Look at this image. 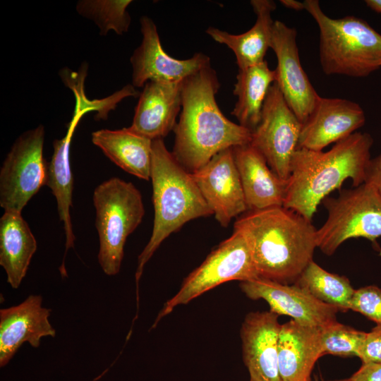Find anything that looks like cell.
I'll list each match as a JSON object with an SVG mask.
<instances>
[{"mask_svg": "<svg viewBox=\"0 0 381 381\" xmlns=\"http://www.w3.org/2000/svg\"><path fill=\"white\" fill-rule=\"evenodd\" d=\"M220 84L210 64L182 81V105L171 153L188 172L226 149L249 144L252 132L229 120L217 104Z\"/></svg>", "mask_w": 381, "mask_h": 381, "instance_id": "obj_1", "label": "cell"}, {"mask_svg": "<svg viewBox=\"0 0 381 381\" xmlns=\"http://www.w3.org/2000/svg\"><path fill=\"white\" fill-rule=\"evenodd\" d=\"M234 229L248 242L259 277L283 284L296 281L317 248L311 221L284 206L248 210Z\"/></svg>", "mask_w": 381, "mask_h": 381, "instance_id": "obj_2", "label": "cell"}, {"mask_svg": "<svg viewBox=\"0 0 381 381\" xmlns=\"http://www.w3.org/2000/svg\"><path fill=\"white\" fill-rule=\"evenodd\" d=\"M373 138L355 132L327 152L298 148L291 165L283 206L312 221L318 205L346 179L365 182Z\"/></svg>", "mask_w": 381, "mask_h": 381, "instance_id": "obj_3", "label": "cell"}, {"mask_svg": "<svg viewBox=\"0 0 381 381\" xmlns=\"http://www.w3.org/2000/svg\"><path fill=\"white\" fill-rule=\"evenodd\" d=\"M150 179L153 228L148 243L138 258L137 283L145 264L164 239L186 222L213 214L191 173L176 160L162 138L152 140Z\"/></svg>", "mask_w": 381, "mask_h": 381, "instance_id": "obj_4", "label": "cell"}, {"mask_svg": "<svg viewBox=\"0 0 381 381\" xmlns=\"http://www.w3.org/2000/svg\"><path fill=\"white\" fill-rule=\"evenodd\" d=\"M305 10L320 30V66L326 75L365 78L381 68V34L362 18H332L319 1L306 0Z\"/></svg>", "mask_w": 381, "mask_h": 381, "instance_id": "obj_5", "label": "cell"}, {"mask_svg": "<svg viewBox=\"0 0 381 381\" xmlns=\"http://www.w3.org/2000/svg\"><path fill=\"white\" fill-rule=\"evenodd\" d=\"M92 200L99 243L98 262L107 275L113 276L120 270L128 236L145 215L142 195L131 182L113 177L95 188Z\"/></svg>", "mask_w": 381, "mask_h": 381, "instance_id": "obj_6", "label": "cell"}, {"mask_svg": "<svg viewBox=\"0 0 381 381\" xmlns=\"http://www.w3.org/2000/svg\"><path fill=\"white\" fill-rule=\"evenodd\" d=\"M322 203L327 217L316 229V243L323 253L331 255L346 241L364 238L372 243L381 237V195L370 183L340 190L337 198Z\"/></svg>", "mask_w": 381, "mask_h": 381, "instance_id": "obj_7", "label": "cell"}, {"mask_svg": "<svg viewBox=\"0 0 381 381\" xmlns=\"http://www.w3.org/2000/svg\"><path fill=\"white\" fill-rule=\"evenodd\" d=\"M258 277L248 242L239 231L234 229L232 235L214 248L201 265L184 279L179 291L164 303L152 327L176 306L187 304L221 284Z\"/></svg>", "mask_w": 381, "mask_h": 381, "instance_id": "obj_8", "label": "cell"}, {"mask_svg": "<svg viewBox=\"0 0 381 381\" xmlns=\"http://www.w3.org/2000/svg\"><path fill=\"white\" fill-rule=\"evenodd\" d=\"M44 135L42 125L23 133L4 160L0 169V206L4 212L21 213L29 200L46 185Z\"/></svg>", "mask_w": 381, "mask_h": 381, "instance_id": "obj_9", "label": "cell"}, {"mask_svg": "<svg viewBox=\"0 0 381 381\" xmlns=\"http://www.w3.org/2000/svg\"><path fill=\"white\" fill-rule=\"evenodd\" d=\"M302 123L286 102L277 82L270 87L259 124L250 145L265 159L279 177L288 180L293 157L298 148Z\"/></svg>", "mask_w": 381, "mask_h": 381, "instance_id": "obj_10", "label": "cell"}, {"mask_svg": "<svg viewBox=\"0 0 381 381\" xmlns=\"http://www.w3.org/2000/svg\"><path fill=\"white\" fill-rule=\"evenodd\" d=\"M140 23L142 42L130 59L135 87H144L148 81L180 83L210 64V58L202 53L183 60L170 56L162 47L153 20L143 16Z\"/></svg>", "mask_w": 381, "mask_h": 381, "instance_id": "obj_11", "label": "cell"}, {"mask_svg": "<svg viewBox=\"0 0 381 381\" xmlns=\"http://www.w3.org/2000/svg\"><path fill=\"white\" fill-rule=\"evenodd\" d=\"M296 35L295 28L274 20L270 48L277 59L276 82L288 106L303 123L311 114L320 95L302 67Z\"/></svg>", "mask_w": 381, "mask_h": 381, "instance_id": "obj_12", "label": "cell"}, {"mask_svg": "<svg viewBox=\"0 0 381 381\" xmlns=\"http://www.w3.org/2000/svg\"><path fill=\"white\" fill-rule=\"evenodd\" d=\"M191 174L221 226H227L248 210L233 147L219 152Z\"/></svg>", "mask_w": 381, "mask_h": 381, "instance_id": "obj_13", "label": "cell"}, {"mask_svg": "<svg viewBox=\"0 0 381 381\" xmlns=\"http://www.w3.org/2000/svg\"><path fill=\"white\" fill-rule=\"evenodd\" d=\"M240 287L249 298L263 299L272 312L289 316L300 324L322 328L337 321V308L318 301L295 284L258 277L241 282Z\"/></svg>", "mask_w": 381, "mask_h": 381, "instance_id": "obj_14", "label": "cell"}, {"mask_svg": "<svg viewBox=\"0 0 381 381\" xmlns=\"http://www.w3.org/2000/svg\"><path fill=\"white\" fill-rule=\"evenodd\" d=\"M365 123V114L359 104L320 96L311 114L302 123L298 148L322 151L354 133Z\"/></svg>", "mask_w": 381, "mask_h": 381, "instance_id": "obj_15", "label": "cell"}, {"mask_svg": "<svg viewBox=\"0 0 381 381\" xmlns=\"http://www.w3.org/2000/svg\"><path fill=\"white\" fill-rule=\"evenodd\" d=\"M270 311L246 315L241 328L243 358L250 381H282L278 366V344L282 325Z\"/></svg>", "mask_w": 381, "mask_h": 381, "instance_id": "obj_16", "label": "cell"}, {"mask_svg": "<svg viewBox=\"0 0 381 381\" xmlns=\"http://www.w3.org/2000/svg\"><path fill=\"white\" fill-rule=\"evenodd\" d=\"M40 295H30L21 303L0 310V366H5L25 342L37 348L44 337H54L49 322L52 310L42 307Z\"/></svg>", "mask_w": 381, "mask_h": 381, "instance_id": "obj_17", "label": "cell"}, {"mask_svg": "<svg viewBox=\"0 0 381 381\" xmlns=\"http://www.w3.org/2000/svg\"><path fill=\"white\" fill-rule=\"evenodd\" d=\"M182 82L148 81L140 94L130 128L152 140L174 131L182 105Z\"/></svg>", "mask_w": 381, "mask_h": 381, "instance_id": "obj_18", "label": "cell"}, {"mask_svg": "<svg viewBox=\"0 0 381 381\" xmlns=\"http://www.w3.org/2000/svg\"><path fill=\"white\" fill-rule=\"evenodd\" d=\"M233 154L247 210L283 206L288 180L274 173L264 157L250 144L234 147Z\"/></svg>", "mask_w": 381, "mask_h": 381, "instance_id": "obj_19", "label": "cell"}, {"mask_svg": "<svg viewBox=\"0 0 381 381\" xmlns=\"http://www.w3.org/2000/svg\"><path fill=\"white\" fill-rule=\"evenodd\" d=\"M322 356L319 327L294 320L282 325L278 344L282 381H310L314 365Z\"/></svg>", "mask_w": 381, "mask_h": 381, "instance_id": "obj_20", "label": "cell"}, {"mask_svg": "<svg viewBox=\"0 0 381 381\" xmlns=\"http://www.w3.org/2000/svg\"><path fill=\"white\" fill-rule=\"evenodd\" d=\"M250 4L256 15V20L248 31L233 35L213 27L206 30V33L214 41L226 45L233 51L238 69L265 61L271 44L274 22L272 13L276 9V4L272 0H252Z\"/></svg>", "mask_w": 381, "mask_h": 381, "instance_id": "obj_21", "label": "cell"}, {"mask_svg": "<svg viewBox=\"0 0 381 381\" xmlns=\"http://www.w3.org/2000/svg\"><path fill=\"white\" fill-rule=\"evenodd\" d=\"M92 142L116 165L139 179H150L152 140L130 127L100 129L92 133Z\"/></svg>", "mask_w": 381, "mask_h": 381, "instance_id": "obj_22", "label": "cell"}, {"mask_svg": "<svg viewBox=\"0 0 381 381\" xmlns=\"http://www.w3.org/2000/svg\"><path fill=\"white\" fill-rule=\"evenodd\" d=\"M84 114L85 112L75 108L66 135L54 140L53 155L47 163L46 186L51 189L56 200L59 220L63 223L66 236V253L68 249L73 248L75 239L70 211L73 188L69 159L70 146L74 131Z\"/></svg>", "mask_w": 381, "mask_h": 381, "instance_id": "obj_23", "label": "cell"}, {"mask_svg": "<svg viewBox=\"0 0 381 381\" xmlns=\"http://www.w3.org/2000/svg\"><path fill=\"white\" fill-rule=\"evenodd\" d=\"M37 248V241L21 213L4 212L0 219V265L12 288L19 287Z\"/></svg>", "mask_w": 381, "mask_h": 381, "instance_id": "obj_24", "label": "cell"}, {"mask_svg": "<svg viewBox=\"0 0 381 381\" xmlns=\"http://www.w3.org/2000/svg\"><path fill=\"white\" fill-rule=\"evenodd\" d=\"M277 81L276 70L262 62L238 69L234 95L237 101L231 112L241 126L253 132L260 123L262 109L272 85Z\"/></svg>", "mask_w": 381, "mask_h": 381, "instance_id": "obj_25", "label": "cell"}, {"mask_svg": "<svg viewBox=\"0 0 381 381\" xmlns=\"http://www.w3.org/2000/svg\"><path fill=\"white\" fill-rule=\"evenodd\" d=\"M295 284L318 301L337 308L339 311L349 310L355 291L348 278L327 272L313 260L299 275Z\"/></svg>", "mask_w": 381, "mask_h": 381, "instance_id": "obj_26", "label": "cell"}, {"mask_svg": "<svg viewBox=\"0 0 381 381\" xmlns=\"http://www.w3.org/2000/svg\"><path fill=\"white\" fill-rule=\"evenodd\" d=\"M131 0H82L76 5L77 12L92 20L106 35L110 30L119 35L128 32L131 17L127 8Z\"/></svg>", "mask_w": 381, "mask_h": 381, "instance_id": "obj_27", "label": "cell"}, {"mask_svg": "<svg viewBox=\"0 0 381 381\" xmlns=\"http://www.w3.org/2000/svg\"><path fill=\"white\" fill-rule=\"evenodd\" d=\"M87 68V65H83L78 72L67 68L61 70L60 76L64 83L73 90L75 97V106L86 112L96 111L98 120L106 119L109 112L114 109L117 104L124 98L138 95L135 87L131 84L126 85L106 98L94 100L87 99L83 90Z\"/></svg>", "mask_w": 381, "mask_h": 381, "instance_id": "obj_28", "label": "cell"}, {"mask_svg": "<svg viewBox=\"0 0 381 381\" xmlns=\"http://www.w3.org/2000/svg\"><path fill=\"white\" fill-rule=\"evenodd\" d=\"M320 329L322 355L358 357L366 333L334 322Z\"/></svg>", "mask_w": 381, "mask_h": 381, "instance_id": "obj_29", "label": "cell"}, {"mask_svg": "<svg viewBox=\"0 0 381 381\" xmlns=\"http://www.w3.org/2000/svg\"><path fill=\"white\" fill-rule=\"evenodd\" d=\"M349 310L360 313L377 325H381V288L371 285L355 289Z\"/></svg>", "mask_w": 381, "mask_h": 381, "instance_id": "obj_30", "label": "cell"}, {"mask_svg": "<svg viewBox=\"0 0 381 381\" xmlns=\"http://www.w3.org/2000/svg\"><path fill=\"white\" fill-rule=\"evenodd\" d=\"M358 358L362 363H381V325L366 333Z\"/></svg>", "mask_w": 381, "mask_h": 381, "instance_id": "obj_31", "label": "cell"}, {"mask_svg": "<svg viewBox=\"0 0 381 381\" xmlns=\"http://www.w3.org/2000/svg\"><path fill=\"white\" fill-rule=\"evenodd\" d=\"M349 379L351 381H381V363H363Z\"/></svg>", "mask_w": 381, "mask_h": 381, "instance_id": "obj_32", "label": "cell"}, {"mask_svg": "<svg viewBox=\"0 0 381 381\" xmlns=\"http://www.w3.org/2000/svg\"><path fill=\"white\" fill-rule=\"evenodd\" d=\"M365 182L371 183L381 195V153L370 159Z\"/></svg>", "mask_w": 381, "mask_h": 381, "instance_id": "obj_33", "label": "cell"}, {"mask_svg": "<svg viewBox=\"0 0 381 381\" xmlns=\"http://www.w3.org/2000/svg\"><path fill=\"white\" fill-rule=\"evenodd\" d=\"M280 3L286 8L300 11L305 10L304 2L298 1L296 0H281Z\"/></svg>", "mask_w": 381, "mask_h": 381, "instance_id": "obj_34", "label": "cell"}, {"mask_svg": "<svg viewBox=\"0 0 381 381\" xmlns=\"http://www.w3.org/2000/svg\"><path fill=\"white\" fill-rule=\"evenodd\" d=\"M365 3L371 10L381 13V0H365Z\"/></svg>", "mask_w": 381, "mask_h": 381, "instance_id": "obj_35", "label": "cell"}, {"mask_svg": "<svg viewBox=\"0 0 381 381\" xmlns=\"http://www.w3.org/2000/svg\"><path fill=\"white\" fill-rule=\"evenodd\" d=\"M330 381H351V380L349 378V379H344V380H330Z\"/></svg>", "mask_w": 381, "mask_h": 381, "instance_id": "obj_36", "label": "cell"}, {"mask_svg": "<svg viewBox=\"0 0 381 381\" xmlns=\"http://www.w3.org/2000/svg\"><path fill=\"white\" fill-rule=\"evenodd\" d=\"M315 381H318L317 378H315Z\"/></svg>", "mask_w": 381, "mask_h": 381, "instance_id": "obj_37", "label": "cell"}]
</instances>
